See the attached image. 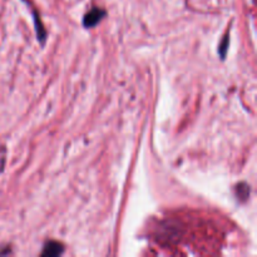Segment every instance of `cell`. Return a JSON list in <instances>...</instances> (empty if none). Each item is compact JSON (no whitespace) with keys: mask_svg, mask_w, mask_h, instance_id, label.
<instances>
[{"mask_svg":"<svg viewBox=\"0 0 257 257\" xmlns=\"http://www.w3.org/2000/svg\"><path fill=\"white\" fill-rule=\"evenodd\" d=\"M103 15H104V12H103V10L93 9L92 12H89L87 15H85L84 25L87 28L94 27L95 24H98V23L100 22V19L103 18Z\"/></svg>","mask_w":257,"mask_h":257,"instance_id":"cell-1","label":"cell"},{"mask_svg":"<svg viewBox=\"0 0 257 257\" xmlns=\"http://www.w3.org/2000/svg\"><path fill=\"white\" fill-rule=\"evenodd\" d=\"M63 252V246L60 243L54 242H48L45 245L44 250H43V255H47V256H59L60 253Z\"/></svg>","mask_w":257,"mask_h":257,"instance_id":"cell-2","label":"cell"}]
</instances>
